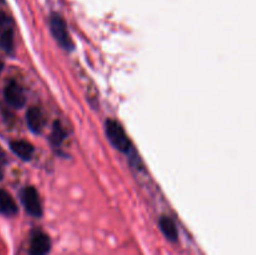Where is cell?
Returning a JSON list of instances; mask_svg holds the SVG:
<instances>
[{
    "label": "cell",
    "instance_id": "obj_1",
    "mask_svg": "<svg viewBox=\"0 0 256 255\" xmlns=\"http://www.w3.org/2000/svg\"><path fill=\"white\" fill-rule=\"evenodd\" d=\"M105 132L109 142L122 152H129L132 150V144L122 125L115 120H108L105 124Z\"/></svg>",
    "mask_w": 256,
    "mask_h": 255
},
{
    "label": "cell",
    "instance_id": "obj_2",
    "mask_svg": "<svg viewBox=\"0 0 256 255\" xmlns=\"http://www.w3.org/2000/svg\"><path fill=\"white\" fill-rule=\"evenodd\" d=\"M50 30H52V34L55 38V40L59 42V45H62L66 50H72L74 44H72V38H70L68 25L60 15H52L50 18Z\"/></svg>",
    "mask_w": 256,
    "mask_h": 255
},
{
    "label": "cell",
    "instance_id": "obj_3",
    "mask_svg": "<svg viewBox=\"0 0 256 255\" xmlns=\"http://www.w3.org/2000/svg\"><path fill=\"white\" fill-rule=\"evenodd\" d=\"M22 200L25 209H26V212H29L32 216L34 218L42 216V202H40L39 194H38V192L35 190V188L32 186L25 188L22 192Z\"/></svg>",
    "mask_w": 256,
    "mask_h": 255
},
{
    "label": "cell",
    "instance_id": "obj_4",
    "mask_svg": "<svg viewBox=\"0 0 256 255\" xmlns=\"http://www.w3.org/2000/svg\"><path fill=\"white\" fill-rule=\"evenodd\" d=\"M5 100L10 106L15 108V109H20L26 102V98H25V92L22 88L16 82H10L5 88Z\"/></svg>",
    "mask_w": 256,
    "mask_h": 255
},
{
    "label": "cell",
    "instance_id": "obj_5",
    "mask_svg": "<svg viewBox=\"0 0 256 255\" xmlns=\"http://www.w3.org/2000/svg\"><path fill=\"white\" fill-rule=\"evenodd\" d=\"M52 250V240L44 232H36L30 242V255H48Z\"/></svg>",
    "mask_w": 256,
    "mask_h": 255
},
{
    "label": "cell",
    "instance_id": "obj_6",
    "mask_svg": "<svg viewBox=\"0 0 256 255\" xmlns=\"http://www.w3.org/2000/svg\"><path fill=\"white\" fill-rule=\"evenodd\" d=\"M26 122L28 126L35 134H39L42 132V128L45 125V119L44 115H42V110L38 109V108H32V109L28 110L26 112Z\"/></svg>",
    "mask_w": 256,
    "mask_h": 255
},
{
    "label": "cell",
    "instance_id": "obj_7",
    "mask_svg": "<svg viewBox=\"0 0 256 255\" xmlns=\"http://www.w3.org/2000/svg\"><path fill=\"white\" fill-rule=\"evenodd\" d=\"M0 212L6 216H14L18 214L16 202L5 190H0Z\"/></svg>",
    "mask_w": 256,
    "mask_h": 255
},
{
    "label": "cell",
    "instance_id": "obj_8",
    "mask_svg": "<svg viewBox=\"0 0 256 255\" xmlns=\"http://www.w3.org/2000/svg\"><path fill=\"white\" fill-rule=\"evenodd\" d=\"M10 148L14 152L15 155L22 160H30L32 154H34V146L30 142H24V140H16L10 144Z\"/></svg>",
    "mask_w": 256,
    "mask_h": 255
},
{
    "label": "cell",
    "instance_id": "obj_9",
    "mask_svg": "<svg viewBox=\"0 0 256 255\" xmlns=\"http://www.w3.org/2000/svg\"><path fill=\"white\" fill-rule=\"evenodd\" d=\"M160 224V229H162V234L165 235L168 240L170 242H178V238H179V234H178V229H176V225L175 222H172L170 218L168 216H162L159 222Z\"/></svg>",
    "mask_w": 256,
    "mask_h": 255
},
{
    "label": "cell",
    "instance_id": "obj_10",
    "mask_svg": "<svg viewBox=\"0 0 256 255\" xmlns=\"http://www.w3.org/2000/svg\"><path fill=\"white\" fill-rule=\"evenodd\" d=\"M65 138H66V130L64 129V126L62 125V122H55L54 128H52V138H50V140H52V144L56 148L62 146V142L65 140Z\"/></svg>",
    "mask_w": 256,
    "mask_h": 255
},
{
    "label": "cell",
    "instance_id": "obj_11",
    "mask_svg": "<svg viewBox=\"0 0 256 255\" xmlns=\"http://www.w3.org/2000/svg\"><path fill=\"white\" fill-rule=\"evenodd\" d=\"M0 48L6 52H12V49H14V32H12V28L0 32Z\"/></svg>",
    "mask_w": 256,
    "mask_h": 255
},
{
    "label": "cell",
    "instance_id": "obj_12",
    "mask_svg": "<svg viewBox=\"0 0 256 255\" xmlns=\"http://www.w3.org/2000/svg\"><path fill=\"white\" fill-rule=\"evenodd\" d=\"M5 162H6V158H5L4 152L0 150V180H2V176H4V165H5Z\"/></svg>",
    "mask_w": 256,
    "mask_h": 255
},
{
    "label": "cell",
    "instance_id": "obj_13",
    "mask_svg": "<svg viewBox=\"0 0 256 255\" xmlns=\"http://www.w3.org/2000/svg\"><path fill=\"white\" fill-rule=\"evenodd\" d=\"M2 69H4V64H2V60H0V74H2Z\"/></svg>",
    "mask_w": 256,
    "mask_h": 255
}]
</instances>
